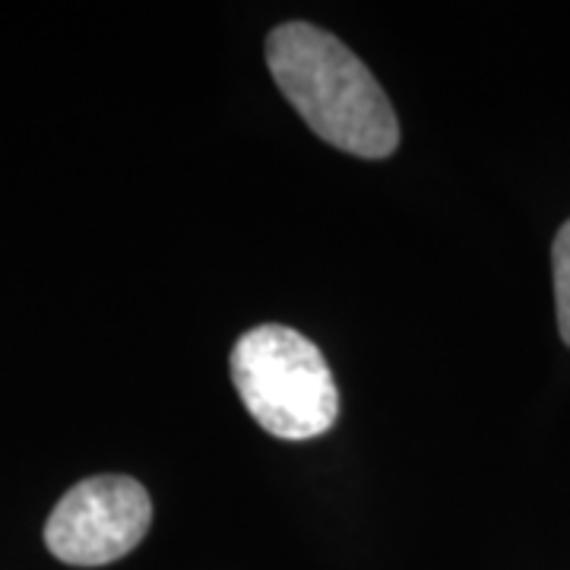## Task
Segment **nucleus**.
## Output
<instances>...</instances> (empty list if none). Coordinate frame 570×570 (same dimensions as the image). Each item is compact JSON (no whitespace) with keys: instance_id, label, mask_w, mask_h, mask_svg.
I'll use <instances>...</instances> for the list:
<instances>
[{"instance_id":"f257e3e1","label":"nucleus","mask_w":570,"mask_h":570,"mask_svg":"<svg viewBox=\"0 0 570 570\" xmlns=\"http://www.w3.org/2000/svg\"><path fill=\"white\" fill-rule=\"evenodd\" d=\"M266 63L283 96L330 146L387 159L400 121L381 82L336 36L311 22H283L266 39Z\"/></svg>"},{"instance_id":"f03ea898","label":"nucleus","mask_w":570,"mask_h":570,"mask_svg":"<svg viewBox=\"0 0 570 570\" xmlns=\"http://www.w3.org/2000/svg\"><path fill=\"white\" fill-rule=\"evenodd\" d=\"M232 381L250 419L279 441H311L336 425L333 371L324 352L292 326L247 330L232 348Z\"/></svg>"},{"instance_id":"7ed1b4c3","label":"nucleus","mask_w":570,"mask_h":570,"mask_svg":"<svg viewBox=\"0 0 570 570\" xmlns=\"http://www.w3.org/2000/svg\"><path fill=\"white\" fill-rule=\"evenodd\" d=\"M153 501L130 475H92L63 494L45 523L48 551L73 568H102L140 546Z\"/></svg>"},{"instance_id":"20e7f679","label":"nucleus","mask_w":570,"mask_h":570,"mask_svg":"<svg viewBox=\"0 0 570 570\" xmlns=\"http://www.w3.org/2000/svg\"><path fill=\"white\" fill-rule=\"evenodd\" d=\"M551 276H554V305H558V330L570 346V219L561 225L551 245Z\"/></svg>"}]
</instances>
